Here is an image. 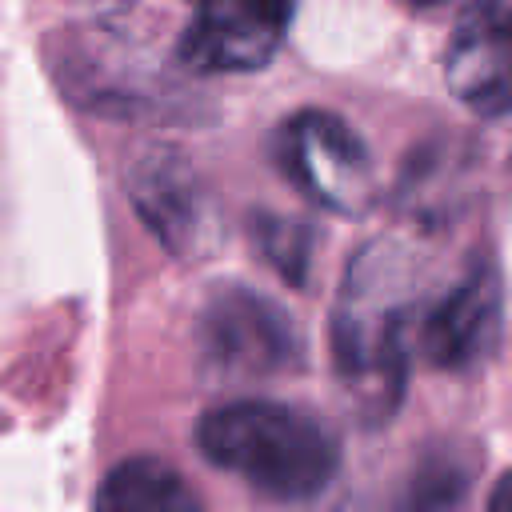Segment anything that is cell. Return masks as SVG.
<instances>
[{"label":"cell","instance_id":"1","mask_svg":"<svg viewBox=\"0 0 512 512\" xmlns=\"http://www.w3.org/2000/svg\"><path fill=\"white\" fill-rule=\"evenodd\" d=\"M416 272L392 240L364 244L340 284L332 312L336 376L368 420H388L408 380V316Z\"/></svg>","mask_w":512,"mask_h":512},{"label":"cell","instance_id":"2","mask_svg":"<svg viewBox=\"0 0 512 512\" xmlns=\"http://www.w3.org/2000/svg\"><path fill=\"white\" fill-rule=\"evenodd\" d=\"M196 444L208 464L268 500H312L340 468L336 432L284 400H228L204 412Z\"/></svg>","mask_w":512,"mask_h":512},{"label":"cell","instance_id":"3","mask_svg":"<svg viewBox=\"0 0 512 512\" xmlns=\"http://www.w3.org/2000/svg\"><path fill=\"white\" fill-rule=\"evenodd\" d=\"M276 160L284 176L328 212H364L372 200V160L360 136L332 112L304 108L280 124Z\"/></svg>","mask_w":512,"mask_h":512},{"label":"cell","instance_id":"4","mask_svg":"<svg viewBox=\"0 0 512 512\" xmlns=\"http://www.w3.org/2000/svg\"><path fill=\"white\" fill-rule=\"evenodd\" d=\"M200 348L212 368L244 380L300 364V332L292 316L244 284H228L208 300L200 316Z\"/></svg>","mask_w":512,"mask_h":512},{"label":"cell","instance_id":"5","mask_svg":"<svg viewBox=\"0 0 512 512\" xmlns=\"http://www.w3.org/2000/svg\"><path fill=\"white\" fill-rule=\"evenodd\" d=\"M296 0H208L180 36V60L196 72H256L288 28Z\"/></svg>","mask_w":512,"mask_h":512},{"label":"cell","instance_id":"6","mask_svg":"<svg viewBox=\"0 0 512 512\" xmlns=\"http://www.w3.org/2000/svg\"><path fill=\"white\" fill-rule=\"evenodd\" d=\"M444 80L476 116L512 112V4L472 0L460 12L444 52Z\"/></svg>","mask_w":512,"mask_h":512},{"label":"cell","instance_id":"7","mask_svg":"<svg viewBox=\"0 0 512 512\" xmlns=\"http://www.w3.org/2000/svg\"><path fill=\"white\" fill-rule=\"evenodd\" d=\"M500 336V276L488 260H476L420 324V352L436 368H468L492 352Z\"/></svg>","mask_w":512,"mask_h":512},{"label":"cell","instance_id":"8","mask_svg":"<svg viewBox=\"0 0 512 512\" xmlns=\"http://www.w3.org/2000/svg\"><path fill=\"white\" fill-rule=\"evenodd\" d=\"M128 196L140 220L172 252H196L204 236V192L192 168L168 152L144 156L128 176Z\"/></svg>","mask_w":512,"mask_h":512},{"label":"cell","instance_id":"9","mask_svg":"<svg viewBox=\"0 0 512 512\" xmlns=\"http://www.w3.org/2000/svg\"><path fill=\"white\" fill-rule=\"evenodd\" d=\"M92 512H204V500L172 464L132 456L100 480Z\"/></svg>","mask_w":512,"mask_h":512},{"label":"cell","instance_id":"10","mask_svg":"<svg viewBox=\"0 0 512 512\" xmlns=\"http://www.w3.org/2000/svg\"><path fill=\"white\" fill-rule=\"evenodd\" d=\"M252 240L260 244L264 260L292 284L308 280V260H312V232L300 220L284 216H260L252 220Z\"/></svg>","mask_w":512,"mask_h":512},{"label":"cell","instance_id":"11","mask_svg":"<svg viewBox=\"0 0 512 512\" xmlns=\"http://www.w3.org/2000/svg\"><path fill=\"white\" fill-rule=\"evenodd\" d=\"M488 512H512V468L492 484V492H488Z\"/></svg>","mask_w":512,"mask_h":512},{"label":"cell","instance_id":"12","mask_svg":"<svg viewBox=\"0 0 512 512\" xmlns=\"http://www.w3.org/2000/svg\"><path fill=\"white\" fill-rule=\"evenodd\" d=\"M408 4H440V0H408Z\"/></svg>","mask_w":512,"mask_h":512},{"label":"cell","instance_id":"13","mask_svg":"<svg viewBox=\"0 0 512 512\" xmlns=\"http://www.w3.org/2000/svg\"><path fill=\"white\" fill-rule=\"evenodd\" d=\"M204 4H208V0H204Z\"/></svg>","mask_w":512,"mask_h":512}]
</instances>
